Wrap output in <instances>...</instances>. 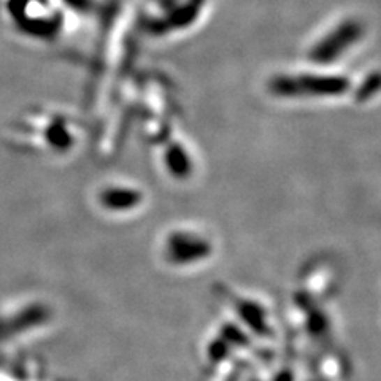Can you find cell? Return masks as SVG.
<instances>
[{
    "instance_id": "1",
    "label": "cell",
    "mask_w": 381,
    "mask_h": 381,
    "mask_svg": "<svg viewBox=\"0 0 381 381\" xmlns=\"http://www.w3.org/2000/svg\"><path fill=\"white\" fill-rule=\"evenodd\" d=\"M350 82L340 75L292 73L278 75L270 82V91L283 99H321L345 94Z\"/></svg>"
},
{
    "instance_id": "2",
    "label": "cell",
    "mask_w": 381,
    "mask_h": 381,
    "mask_svg": "<svg viewBox=\"0 0 381 381\" xmlns=\"http://www.w3.org/2000/svg\"><path fill=\"white\" fill-rule=\"evenodd\" d=\"M361 37L362 26L359 22L353 20L343 21L334 31H329L320 42H316L311 48L310 57L316 62H332L345 54L351 46L356 45Z\"/></svg>"
},
{
    "instance_id": "3",
    "label": "cell",
    "mask_w": 381,
    "mask_h": 381,
    "mask_svg": "<svg viewBox=\"0 0 381 381\" xmlns=\"http://www.w3.org/2000/svg\"><path fill=\"white\" fill-rule=\"evenodd\" d=\"M209 250L210 248L205 244V240L194 234L177 232L169 240V253L175 262L197 261V259L205 257Z\"/></svg>"
},
{
    "instance_id": "4",
    "label": "cell",
    "mask_w": 381,
    "mask_h": 381,
    "mask_svg": "<svg viewBox=\"0 0 381 381\" xmlns=\"http://www.w3.org/2000/svg\"><path fill=\"white\" fill-rule=\"evenodd\" d=\"M100 202L110 210H130L138 205L140 194L129 188H110L100 195Z\"/></svg>"
}]
</instances>
